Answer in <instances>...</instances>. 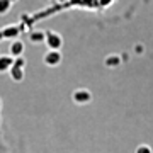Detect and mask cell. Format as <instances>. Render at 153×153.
I'll return each mask as SVG.
<instances>
[{"label": "cell", "instance_id": "cell-1", "mask_svg": "<svg viewBox=\"0 0 153 153\" xmlns=\"http://www.w3.org/2000/svg\"><path fill=\"white\" fill-rule=\"evenodd\" d=\"M44 43L48 46V49H58L60 51L63 48V38L61 34H58L56 31H46V39Z\"/></svg>", "mask_w": 153, "mask_h": 153}, {"label": "cell", "instance_id": "cell-2", "mask_svg": "<svg viewBox=\"0 0 153 153\" xmlns=\"http://www.w3.org/2000/svg\"><path fill=\"white\" fill-rule=\"evenodd\" d=\"M61 61V53L58 51V49H48L46 51V55H44V63L49 66H56L60 65Z\"/></svg>", "mask_w": 153, "mask_h": 153}, {"label": "cell", "instance_id": "cell-3", "mask_svg": "<svg viewBox=\"0 0 153 153\" xmlns=\"http://www.w3.org/2000/svg\"><path fill=\"white\" fill-rule=\"evenodd\" d=\"M14 65V56H9V55H0V73L4 71H9Z\"/></svg>", "mask_w": 153, "mask_h": 153}, {"label": "cell", "instance_id": "cell-4", "mask_svg": "<svg viewBox=\"0 0 153 153\" xmlns=\"http://www.w3.org/2000/svg\"><path fill=\"white\" fill-rule=\"evenodd\" d=\"M24 49H26L24 43H22V41H19V39H16V41L10 44V56H14V58L22 56V55H24Z\"/></svg>", "mask_w": 153, "mask_h": 153}, {"label": "cell", "instance_id": "cell-5", "mask_svg": "<svg viewBox=\"0 0 153 153\" xmlns=\"http://www.w3.org/2000/svg\"><path fill=\"white\" fill-rule=\"evenodd\" d=\"M10 76L16 80V82H21L24 78V66H17V65H12V68L9 70Z\"/></svg>", "mask_w": 153, "mask_h": 153}, {"label": "cell", "instance_id": "cell-6", "mask_svg": "<svg viewBox=\"0 0 153 153\" xmlns=\"http://www.w3.org/2000/svg\"><path fill=\"white\" fill-rule=\"evenodd\" d=\"M29 39H31V43H44V39H46V31H31L29 34Z\"/></svg>", "mask_w": 153, "mask_h": 153}, {"label": "cell", "instance_id": "cell-7", "mask_svg": "<svg viewBox=\"0 0 153 153\" xmlns=\"http://www.w3.org/2000/svg\"><path fill=\"white\" fill-rule=\"evenodd\" d=\"M73 97H75L76 102H85V100H88V92H85V90H76L73 94Z\"/></svg>", "mask_w": 153, "mask_h": 153}, {"label": "cell", "instance_id": "cell-8", "mask_svg": "<svg viewBox=\"0 0 153 153\" xmlns=\"http://www.w3.org/2000/svg\"><path fill=\"white\" fill-rule=\"evenodd\" d=\"M10 9H12L10 0H0V14H7Z\"/></svg>", "mask_w": 153, "mask_h": 153}, {"label": "cell", "instance_id": "cell-9", "mask_svg": "<svg viewBox=\"0 0 153 153\" xmlns=\"http://www.w3.org/2000/svg\"><path fill=\"white\" fill-rule=\"evenodd\" d=\"M4 34H5L7 38H9V36H10V38H14V36H17V34H19V29H17V27H7Z\"/></svg>", "mask_w": 153, "mask_h": 153}, {"label": "cell", "instance_id": "cell-10", "mask_svg": "<svg viewBox=\"0 0 153 153\" xmlns=\"http://www.w3.org/2000/svg\"><path fill=\"white\" fill-rule=\"evenodd\" d=\"M14 65H17V66H24V65H26V60H24L22 56H17V58H14Z\"/></svg>", "mask_w": 153, "mask_h": 153}, {"label": "cell", "instance_id": "cell-11", "mask_svg": "<svg viewBox=\"0 0 153 153\" xmlns=\"http://www.w3.org/2000/svg\"><path fill=\"white\" fill-rule=\"evenodd\" d=\"M10 2H12V4H14V2H17V0H10Z\"/></svg>", "mask_w": 153, "mask_h": 153}]
</instances>
